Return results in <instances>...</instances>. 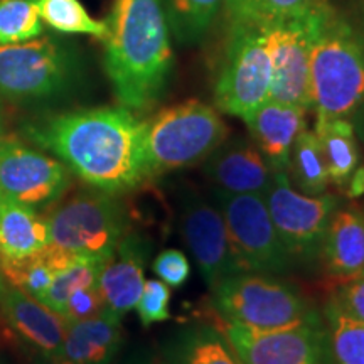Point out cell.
Wrapping results in <instances>:
<instances>
[{"label": "cell", "mask_w": 364, "mask_h": 364, "mask_svg": "<svg viewBox=\"0 0 364 364\" xmlns=\"http://www.w3.org/2000/svg\"><path fill=\"white\" fill-rule=\"evenodd\" d=\"M145 125L120 105L46 117L24 132L91 188L122 194L149 179Z\"/></svg>", "instance_id": "cell-1"}, {"label": "cell", "mask_w": 364, "mask_h": 364, "mask_svg": "<svg viewBox=\"0 0 364 364\" xmlns=\"http://www.w3.org/2000/svg\"><path fill=\"white\" fill-rule=\"evenodd\" d=\"M105 71L122 107L145 112L162 98L174 54L164 0H112Z\"/></svg>", "instance_id": "cell-2"}, {"label": "cell", "mask_w": 364, "mask_h": 364, "mask_svg": "<svg viewBox=\"0 0 364 364\" xmlns=\"http://www.w3.org/2000/svg\"><path fill=\"white\" fill-rule=\"evenodd\" d=\"M309 90L316 122L351 118L364 105V39L332 6L312 43Z\"/></svg>", "instance_id": "cell-3"}, {"label": "cell", "mask_w": 364, "mask_h": 364, "mask_svg": "<svg viewBox=\"0 0 364 364\" xmlns=\"http://www.w3.org/2000/svg\"><path fill=\"white\" fill-rule=\"evenodd\" d=\"M221 321L253 331L324 324L321 314L292 284L265 273L240 272L213 289Z\"/></svg>", "instance_id": "cell-4"}, {"label": "cell", "mask_w": 364, "mask_h": 364, "mask_svg": "<svg viewBox=\"0 0 364 364\" xmlns=\"http://www.w3.org/2000/svg\"><path fill=\"white\" fill-rule=\"evenodd\" d=\"M228 125L215 108L199 102L174 105L145 125V169L149 179L201 164L228 139Z\"/></svg>", "instance_id": "cell-5"}, {"label": "cell", "mask_w": 364, "mask_h": 364, "mask_svg": "<svg viewBox=\"0 0 364 364\" xmlns=\"http://www.w3.org/2000/svg\"><path fill=\"white\" fill-rule=\"evenodd\" d=\"M81 76L80 53L56 36L0 46V97L43 102L66 95Z\"/></svg>", "instance_id": "cell-6"}, {"label": "cell", "mask_w": 364, "mask_h": 364, "mask_svg": "<svg viewBox=\"0 0 364 364\" xmlns=\"http://www.w3.org/2000/svg\"><path fill=\"white\" fill-rule=\"evenodd\" d=\"M49 245L73 257L107 263L127 235V213L117 194L80 191L48 216Z\"/></svg>", "instance_id": "cell-7"}, {"label": "cell", "mask_w": 364, "mask_h": 364, "mask_svg": "<svg viewBox=\"0 0 364 364\" xmlns=\"http://www.w3.org/2000/svg\"><path fill=\"white\" fill-rule=\"evenodd\" d=\"M272 65L263 26L231 21V34L215 86L221 112L245 120L270 97Z\"/></svg>", "instance_id": "cell-8"}, {"label": "cell", "mask_w": 364, "mask_h": 364, "mask_svg": "<svg viewBox=\"0 0 364 364\" xmlns=\"http://www.w3.org/2000/svg\"><path fill=\"white\" fill-rule=\"evenodd\" d=\"M216 206L225 220L235 260L243 272L282 275L295 262L282 243L267 203L260 194H231L213 191Z\"/></svg>", "instance_id": "cell-9"}, {"label": "cell", "mask_w": 364, "mask_h": 364, "mask_svg": "<svg viewBox=\"0 0 364 364\" xmlns=\"http://www.w3.org/2000/svg\"><path fill=\"white\" fill-rule=\"evenodd\" d=\"M263 199L277 233L294 262L306 267L316 265L327 225L339 208L338 196H306L294 188L287 172H273L272 184Z\"/></svg>", "instance_id": "cell-10"}, {"label": "cell", "mask_w": 364, "mask_h": 364, "mask_svg": "<svg viewBox=\"0 0 364 364\" xmlns=\"http://www.w3.org/2000/svg\"><path fill=\"white\" fill-rule=\"evenodd\" d=\"M329 6L324 0L306 16L263 26L272 65L270 100L312 110L309 61L318 22Z\"/></svg>", "instance_id": "cell-11"}, {"label": "cell", "mask_w": 364, "mask_h": 364, "mask_svg": "<svg viewBox=\"0 0 364 364\" xmlns=\"http://www.w3.org/2000/svg\"><path fill=\"white\" fill-rule=\"evenodd\" d=\"M71 186V171L59 159L17 139L0 140V193L34 209L58 203Z\"/></svg>", "instance_id": "cell-12"}, {"label": "cell", "mask_w": 364, "mask_h": 364, "mask_svg": "<svg viewBox=\"0 0 364 364\" xmlns=\"http://www.w3.org/2000/svg\"><path fill=\"white\" fill-rule=\"evenodd\" d=\"M179 228L209 289L213 290L221 280L243 272L231 252L220 208L206 201L194 188L181 189L179 193Z\"/></svg>", "instance_id": "cell-13"}, {"label": "cell", "mask_w": 364, "mask_h": 364, "mask_svg": "<svg viewBox=\"0 0 364 364\" xmlns=\"http://www.w3.org/2000/svg\"><path fill=\"white\" fill-rule=\"evenodd\" d=\"M241 364H332L324 324L253 331L221 321Z\"/></svg>", "instance_id": "cell-14"}, {"label": "cell", "mask_w": 364, "mask_h": 364, "mask_svg": "<svg viewBox=\"0 0 364 364\" xmlns=\"http://www.w3.org/2000/svg\"><path fill=\"white\" fill-rule=\"evenodd\" d=\"M204 174L216 189L231 194H260L270 188L273 172L252 140H225L203 162Z\"/></svg>", "instance_id": "cell-15"}, {"label": "cell", "mask_w": 364, "mask_h": 364, "mask_svg": "<svg viewBox=\"0 0 364 364\" xmlns=\"http://www.w3.org/2000/svg\"><path fill=\"white\" fill-rule=\"evenodd\" d=\"M0 311L11 329L41 354L61 356L68 329L61 314L6 282L0 287Z\"/></svg>", "instance_id": "cell-16"}, {"label": "cell", "mask_w": 364, "mask_h": 364, "mask_svg": "<svg viewBox=\"0 0 364 364\" xmlns=\"http://www.w3.org/2000/svg\"><path fill=\"white\" fill-rule=\"evenodd\" d=\"M307 112L302 107L268 98L252 115L245 118L253 144L265 157L272 172H287L289 169L295 140L307 127Z\"/></svg>", "instance_id": "cell-17"}, {"label": "cell", "mask_w": 364, "mask_h": 364, "mask_svg": "<svg viewBox=\"0 0 364 364\" xmlns=\"http://www.w3.org/2000/svg\"><path fill=\"white\" fill-rule=\"evenodd\" d=\"M318 262L334 287L364 275V213L338 208L327 225Z\"/></svg>", "instance_id": "cell-18"}, {"label": "cell", "mask_w": 364, "mask_h": 364, "mask_svg": "<svg viewBox=\"0 0 364 364\" xmlns=\"http://www.w3.org/2000/svg\"><path fill=\"white\" fill-rule=\"evenodd\" d=\"M147 255L149 247L135 235H125L118 243L115 253L100 272L97 284L108 311L124 317L135 309L145 285Z\"/></svg>", "instance_id": "cell-19"}, {"label": "cell", "mask_w": 364, "mask_h": 364, "mask_svg": "<svg viewBox=\"0 0 364 364\" xmlns=\"http://www.w3.org/2000/svg\"><path fill=\"white\" fill-rule=\"evenodd\" d=\"M122 346V317L103 309L98 316L68 324L61 358L75 364H110Z\"/></svg>", "instance_id": "cell-20"}, {"label": "cell", "mask_w": 364, "mask_h": 364, "mask_svg": "<svg viewBox=\"0 0 364 364\" xmlns=\"http://www.w3.org/2000/svg\"><path fill=\"white\" fill-rule=\"evenodd\" d=\"M49 245V225L38 209L0 193V258L34 257Z\"/></svg>", "instance_id": "cell-21"}, {"label": "cell", "mask_w": 364, "mask_h": 364, "mask_svg": "<svg viewBox=\"0 0 364 364\" xmlns=\"http://www.w3.org/2000/svg\"><path fill=\"white\" fill-rule=\"evenodd\" d=\"M167 364H241L220 327L189 324L181 327L166 346Z\"/></svg>", "instance_id": "cell-22"}, {"label": "cell", "mask_w": 364, "mask_h": 364, "mask_svg": "<svg viewBox=\"0 0 364 364\" xmlns=\"http://www.w3.org/2000/svg\"><path fill=\"white\" fill-rule=\"evenodd\" d=\"M314 132L321 144L331 182L343 188L361 161L353 122L349 118L321 120L316 122Z\"/></svg>", "instance_id": "cell-23"}, {"label": "cell", "mask_w": 364, "mask_h": 364, "mask_svg": "<svg viewBox=\"0 0 364 364\" xmlns=\"http://www.w3.org/2000/svg\"><path fill=\"white\" fill-rule=\"evenodd\" d=\"M287 172H290L289 179L299 193L306 196L326 193L331 179L316 132L306 129L297 136Z\"/></svg>", "instance_id": "cell-24"}, {"label": "cell", "mask_w": 364, "mask_h": 364, "mask_svg": "<svg viewBox=\"0 0 364 364\" xmlns=\"http://www.w3.org/2000/svg\"><path fill=\"white\" fill-rule=\"evenodd\" d=\"M172 38L181 46H194L209 33L226 0H164Z\"/></svg>", "instance_id": "cell-25"}, {"label": "cell", "mask_w": 364, "mask_h": 364, "mask_svg": "<svg viewBox=\"0 0 364 364\" xmlns=\"http://www.w3.org/2000/svg\"><path fill=\"white\" fill-rule=\"evenodd\" d=\"M332 364H364V322L344 312L334 297L324 307Z\"/></svg>", "instance_id": "cell-26"}, {"label": "cell", "mask_w": 364, "mask_h": 364, "mask_svg": "<svg viewBox=\"0 0 364 364\" xmlns=\"http://www.w3.org/2000/svg\"><path fill=\"white\" fill-rule=\"evenodd\" d=\"M38 7L44 24L58 33L107 36V22L93 19L80 0H38Z\"/></svg>", "instance_id": "cell-27"}, {"label": "cell", "mask_w": 364, "mask_h": 364, "mask_svg": "<svg viewBox=\"0 0 364 364\" xmlns=\"http://www.w3.org/2000/svg\"><path fill=\"white\" fill-rule=\"evenodd\" d=\"M44 250L34 257L21 258V260L0 258V273L4 280L38 300L44 297L56 275Z\"/></svg>", "instance_id": "cell-28"}, {"label": "cell", "mask_w": 364, "mask_h": 364, "mask_svg": "<svg viewBox=\"0 0 364 364\" xmlns=\"http://www.w3.org/2000/svg\"><path fill=\"white\" fill-rule=\"evenodd\" d=\"M103 265V262L91 260V258H78L54 275L51 285H49L44 297L41 299V302L53 309L54 312L63 314L66 302L76 290L98 284V277Z\"/></svg>", "instance_id": "cell-29"}, {"label": "cell", "mask_w": 364, "mask_h": 364, "mask_svg": "<svg viewBox=\"0 0 364 364\" xmlns=\"http://www.w3.org/2000/svg\"><path fill=\"white\" fill-rule=\"evenodd\" d=\"M38 0H0V46L43 36Z\"/></svg>", "instance_id": "cell-30"}, {"label": "cell", "mask_w": 364, "mask_h": 364, "mask_svg": "<svg viewBox=\"0 0 364 364\" xmlns=\"http://www.w3.org/2000/svg\"><path fill=\"white\" fill-rule=\"evenodd\" d=\"M322 2L324 0H247L238 11L230 14V17L231 21H250L268 26L306 16Z\"/></svg>", "instance_id": "cell-31"}, {"label": "cell", "mask_w": 364, "mask_h": 364, "mask_svg": "<svg viewBox=\"0 0 364 364\" xmlns=\"http://www.w3.org/2000/svg\"><path fill=\"white\" fill-rule=\"evenodd\" d=\"M171 287L162 280H147L144 285L142 295L136 302V314L144 327H149L156 322H164L171 317Z\"/></svg>", "instance_id": "cell-32"}, {"label": "cell", "mask_w": 364, "mask_h": 364, "mask_svg": "<svg viewBox=\"0 0 364 364\" xmlns=\"http://www.w3.org/2000/svg\"><path fill=\"white\" fill-rule=\"evenodd\" d=\"M154 273L171 289H181L191 277V263L179 250H164L154 260Z\"/></svg>", "instance_id": "cell-33"}, {"label": "cell", "mask_w": 364, "mask_h": 364, "mask_svg": "<svg viewBox=\"0 0 364 364\" xmlns=\"http://www.w3.org/2000/svg\"><path fill=\"white\" fill-rule=\"evenodd\" d=\"M105 309V300L100 292L98 285L86 287V289L76 290L66 302L65 311L61 316L65 317L68 324L71 322L85 321V318L98 316Z\"/></svg>", "instance_id": "cell-34"}, {"label": "cell", "mask_w": 364, "mask_h": 364, "mask_svg": "<svg viewBox=\"0 0 364 364\" xmlns=\"http://www.w3.org/2000/svg\"><path fill=\"white\" fill-rule=\"evenodd\" d=\"M332 297L344 312L364 322V275L336 287Z\"/></svg>", "instance_id": "cell-35"}, {"label": "cell", "mask_w": 364, "mask_h": 364, "mask_svg": "<svg viewBox=\"0 0 364 364\" xmlns=\"http://www.w3.org/2000/svg\"><path fill=\"white\" fill-rule=\"evenodd\" d=\"M343 189L346 196L351 199H358L364 196V166H358V169L346 181Z\"/></svg>", "instance_id": "cell-36"}, {"label": "cell", "mask_w": 364, "mask_h": 364, "mask_svg": "<svg viewBox=\"0 0 364 364\" xmlns=\"http://www.w3.org/2000/svg\"><path fill=\"white\" fill-rule=\"evenodd\" d=\"M34 364H75V363H71L70 359L61 358V356H46V354H41V356L36 359Z\"/></svg>", "instance_id": "cell-37"}, {"label": "cell", "mask_w": 364, "mask_h": 364, "mask_svg": "<svg viewBox=\"0 0 364 364\" xmlns=\"http://www.w3.org/2000/svg\"><path fill=\"white\" fill-rule=\"evenodd\" d=\"M245 2H247V0H226L228 14H233L235 11H238V9L243 6Z\"/></svg>", "instance_id": "cell-38"}, {"label": "cell", "mask_w": 364, "mask_h": 364, "mask_svg": "<svg viewBox=\"0 0 364 364\" xmlns=\"http://www.w3.org/2000/svg\"><path fill=\"white\" fill-rule=\"evenodd\" d=\"M6 136V120H4V115H2V110H0V140Z\"/></svg>", "instance_id": "cell-39"}, {"label": "cell", "mask_w": 364, "mask_h": 364, "mask_svg": "<svg viewBox=\"0 0 364 364\" xmlns=\"http://www.w3.org/2000/svg\"><path fill=\"white\" fill-rule=\"evenodd\" d=\"M4 282H6V280H4V277H2V273H0V287H2V284H4Z\"/></svg>", "instance_id": "cell-40"}, {"label": "cell", "mask_w": 364, "mask_h": 364, "mask_svg": "<svg viewBox=\"0 0 364 364\" xmlns=\"http://www.w3.org/2000/svg\"><path fill=\"white\" fill-rule=\"evenodd\" d=\"M152 364H167V363H152Z\"/></svg>", "instance_id": "cell-41"}, {"label": "cell", "mask_w": 364, "mask_h": 364, "mask_svg": "<svg viewBox=\"0 0 364 364\" xmlns=\"http://www.w3.org/2000/svg\"><path fill=\"white\" fill-rule=\"evenodd\" d=\"M363 134H364V125H363Z\"/></svg>", "instance_id": "cell-42"}]
</instances>
